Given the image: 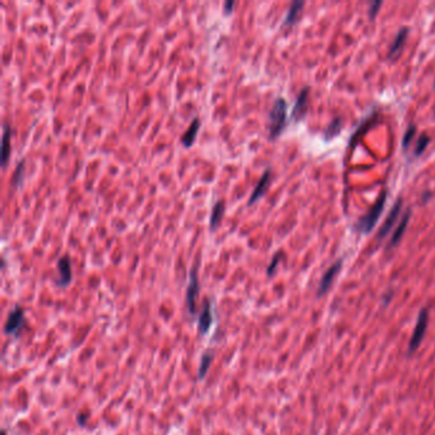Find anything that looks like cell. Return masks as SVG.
<instances>
[{"label":"cell","instance_id":"cell-14","mask_svg":"<svg viewBox=\"0 0 435 435\" xmlns=\"http://www.w3.org/2000/svg\"><path fill=\"white\" fill-rule=\"evenodd\" d=\"M407 33H408L407 28H402L400 32H398L396 38H394L393 44H392L391 49H389V57H394L400 54L402 48H404L405 41H406Z\"/></svg>","mask_w":435,"mask_h":435},{"label":"cell","instance_id":"cell-6","mask_svg":"<svg viewBox=\"0 0 435 435\" xmlns=\"http://www.w3.org/2000/svg\"><path fill=\"white\" fill-rule=\"evenodd\" d=\"M341 266H342V261H337L336 263L332 264L329 267V270L324 273V276L322 277L321 283H319V287H318V296H322L323 294L328 291L330 286H332V282L334 281L336 276L338 274L341 270Z\"/></svg>","mask_w":435,"mask_h":435},{"label":"cell","instance_id":"cell-3","mask_svg":"<svg viewBox=\"0 0 435 435\" xmlns=\"http://www.w3.org/2000/svg\"><path fill=\"white\" fill-rule=\"evenodd\" d=\"M199 295V281H198L197 267H193L189 273V283L185 294V304H187L189 314L194 315L197 313V300Z\"/></svg>","mask_w":435,"mask_h":435},{"label":"cell","instance_id":"cell-20","mask_svg":"<svg viewBox=\"0 0 435 435\" xmlns=\"http://www.w3.org/2000/svg\"><path fill=\"white\" fill-rule=\"evenodd\" d=\"M429 142H430V138L428 137L426 134L421 136V137L419 138V140H417L416 147H415V155L420 156L421 153H424V151L426 149V147H428Z\"/></svg>","mask_w":435,"mask_h":435},{"label":"cell","instance_id":"cell-1","mask_svg":"<svg viewBox=\"0 0 435 435\" xmlns=\"http://www.w3.org/2000/svg\"><path fill=\"white\" fill-rule=\"evenodd\" d=\"M287 105L283 99H277L270 112V138L274 139L282 133L286 125Z\"/></svg>","mask_w":435,"mask_h":435},{"label":"cell","instance_id":"cell-15","mask_svg":"<svg viewBox=\"0 0 435 435\" xmlns=\"http://www.w3.org/2000/svg\"><path fill=\"white\" fill-rule=\"evenodd\" d=\"M410 216H411V212L410 211H407L406 215H405V217L402 218V221H401V223L398 225L397 229H396V231L393 232V235H392V239H391V242H389V246H388V248H393V246H396V244H397L401 239H402L405 230H406V227H407V223H408V219H410Z\"/></svg>","mask_w":435,"mask_h":435},{"label":"cell","instance_id":"cell-8","mask_svg":"<svg viewBox=\"0 0 435 435\" xmlns=\"http://www.w3.org/2000/svg\"><path fill=\"white\" fill-rule=\"evenodd\" d=\"M213 324V313L211 308V302L206 301L203 304V309L198 317V330L200 334H206Z\"/></svg>","mask_w":435,"mask_h":435},{"label":"cell","instance_id":"cell-13","mask_svg":"<svg viewBox=\"0 0 435 435\" xmlns=\"http://www.w3.org/2000/svg\"><path fill=\"white\" fill-rule=\"evenodd\" d=\"M213 359H215V353L208 350L206 353L202 355V359H200V364H199V368H198V379H203L204 377L207 375L208 370H210L211 365H212Z\"/></svg>","mask_w":435,"mask_h":435},{"label":"cell","instance_id":"cell-16","mask_svg":"<svg viewBox=\"0 0 435 435\" xmlns=\"http://www.w3.org/2000/svg\"><path fill=\"white\" fill-rule=\"evenodd\" d=\"M10 137L12 129L8 124L3 125V166H6L10 156Z\"/></svg>","mask_w":435,"mask_h":435},{"label":"cell","instance_id":"cell-21","mask_svg":"<svg viewBox=\"0 0 435 435\" xmlns=\"http://www.w3.org/2000/svg\"><path fill=\"white\" fill-rule=\"evenodd\" d=\"M415 132H416V128L415 127H410L407 129L404 139H402V146H404V148H407V147L412 143V139L413 137H415Z\"/></svg>","mask_w":435,"mask_h":435},{"label":"cell","instance_id":"cell-12","mask_svg":"<svg viewBox=\"0 0 435 435\" xmlns=\"http://www.w3.org/2000/svg\"><path fill=\"white\" fill-rule=\"evenodd\" d=\"M223 215H225V203H223L222 200H218V202H216V204L213 206L212 213H211V218H210L211 231H213V230H216L217 227H218L219 223H221V221H222L223 218Z\"/></svg>","mask_w":435,"mask_h":435},{"label":"cell","instance_id":"cell-19","mask_svg":"<svg viewBox=\"0 0 435 435\" xmlns=\"http://www.w3.org/2000/svg\"><path fill=\"white\" fill-rule=\"evenodd\" d=\"M23 176H25V160H22V161L18 162L16 171H14V174H13L12 187L14 188V189H17L19 185L22 184Z\"/></svg>","mask_w":435,"mask_h":435},{"label":"cell","instance_id":"cell-2","mask_svg":"<svg viewBox=\"0 0 435 435\" xmlns=\"http://www.w3.org/2000/svg\"><path fill=\"white\" fill-rule=\"evenodd\" d=\"M385 199H387V195H385V193H381V197L379 198V200L377 202V204H375L372 210H370V212H369L368 215L364 217V218H361L359 222H357V226H356V227H357V230H359V231L364 232V234H368V232L372 231L373 227H374V225L377 223V221L379 219V217H381V212H383V208H384V204H385Z\"/></svg>","mask_w":435,"mask_h":435},{"label":"cell","instance_id":"cell-11","mask_svg":"<svg viewBox=\"0 0 435 435\" xmlns=\"http://www.w3.org/2000/svg\"><path fill=\"white\" fill-rule=\"evenodd\" d=\"M199 128H200L199 119L194 118L193 121H191L190 127L188 128V131L185 132L184 136H183V138H181V143H183V146L187 147V148H189V147L193 146L194 140H195V138H197V134H198V131H199Z\"/></svg>","mask_w":435,"mask_h":435},{"label":"cell","instance_id":"cell-17","mask_svg":"<svg viewBox=\"0 0 435 435\" xmlns=\"http://www.w3.org/2000/svg\"><path fill=\"white\" fill-rule=\"evenodd\" d=\"M306 102H308V88L302 89L301 93L299 95L298 101L295 104V108H294V111H292V116L295 119H300L304 115L305 108H306Z\"/></svg>","mask_w":435,"mask_h":435},{"label":"cell","instance_id":"cell-25","mask_svg":"<svg viewBox=\"0 0 435 435\" xmlns=\"http://www.w3.org/2000/svg\"><path fill=\"white\" fill-rule=\"evenodd\" d=\"M234 5H235V3H234V1H227V3H225V5H223V12L226 13V14H230V13L232 12V8H234Z\"/></svg>","mask_w":435,"mask_h":435},{"label":"cell","instance_id":"cell-24","mask_svg":"<svg viewBox=\"0 0 435 435\" xmlns=\"http://www.w3.org/2000/svg\"><path fill=\"white\" fill-rule=\"evenodd\" d=\"M381 5V1H375V3L372 4V6H370V18H375V16H377V13H378Z\"/></svg>","mask_w":435,"mask_h":435},{"label":"cell","instance_id":"cell-22","mask_svg":"<svg viewBox=\"0 0 435 435\" xmlns=\"http://www.w3.org/2000/svg\"><path fill=\"white\" fill-rule=\"evenodd\" d=\"M278 262H280V255H276V257L273 258V261H272V263L270 264V267H268V270H267L268 276H272V274H273V272H274V270H276Z\"/></svg>","mask_w":435,"mask_h":435},{"label":"cell","instance_id":"cell-5","mask_svg":"<svg viewBox=\"0 0 435 435\" xmlns=\"http://www.w3.org/2000/svg\"><path fill=\"white\" fill-rule=\"evenodd\" d=\"M426 328H428V310H426V309H423L419 315V319H417L416 322L415 329H413L412 337H411L410 347H408L410 353H412L413 351L420 346V343H421L424 336H425Z\"/></svg>","mask_w":435,"mask_h":435},{"label":"cell","instance_id":"cell-7","mask_svg":"<svg viewBox=\"0 0 435 435\" xmlns=\"http://www.w3.org/2000/svg\"><path fill=\"white\" fill-rule=\"evenodd\" d=\"M57 272H59L57 285L61 287H67L72 282V278H73L69 258L63 257L59 259V262H57Z\"/></svg>","mask_w":435,"mask_h":435},{"label":"cell","instance_id":"cell-10","mask_svg":"<svg viewBox=\"0 0 435 435\" xmlns=\"http://www.w3.org/2000/svg\"><path fill=\"white\" fill-rule=\"evenodd\" d=\"M401 207H402V203H401V199H398L397 202H396V204H394L393 208L391 210V212H389V215H388L387 219L384 221V223H383V226L381 227V230H379V234H378L379 239L384 238L385 235H388V232L391 231V229L393 227L394 222L397 221V217H398V215H400Z\"/></svg>","mask_w":435,"mask_h":435},{"label":"cell","instance_id":"cell-23","mask_svg":"<svg viewBox=\"0 0 435 435\" xmlns=\"http://www.w3.org/2000/svg\"><path fill=\"white\" fill-rule=\"evenodd\" d=\"M89 419V415L88 413H82V412H80L78 413V415H77V423L80 424V425H86V423H87V420Z\"/></svg>","mask_w":435,"mask_h":435},{"label":"cell","instance_id":"cell-9","mask_svg":"<svg viewBox=\"0 0 435 435\" xmlns=\"http://www.w3.org/2000/svg\"><path fill=\"white\" fill-rule=\"evenodd\" d=\"M270 184H271V170L270 168H267V170L264 171L261 180H259V183L257 184V187L254 188L253 193H251L250 198H249L248 200V206H251V204L254 203V202H257L258 199H261L264 194H266V191L268 190Z\"/></svg>","mask_w":435,"mask_h":435},{"label":"cell","instance_id":"cell-18","mask_svg":"<svg viewBox=\"0 0 435 435\" xmlns=\"http://www.w3.org/2000/svg\"><path fill=\"white\" fill-rule=\"evenodd\" d=\"M302 6H304V3H302V1H295V3H292L289 13H287L286 18H285L283 26L294 25L296 21V18H298V16L300 14V10L302 9Z\"/></svg>","mask_w":435,"mask_h":435},{"label":"cell","instance_id":"cell-4","mask_svg":"<svg viewBox=\"0 0 435 435\" xmlns=\"http://www.w3.org/2000/svg\"><path fill=\"white\" fill-rule=\"evenodd\" d=\"M23 324H25V310H23L22 306L16 305L9 311L8 318H6L5 326H4V333L6 336L17 334L19 332V329L23 327Z\"/></svg>","mask_w":435,"mask_h":435}]
</instances>
